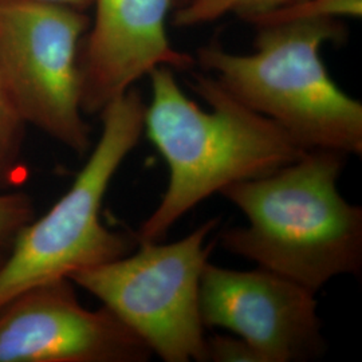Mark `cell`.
<instances>
[{"label": "cell", "mask_w": 362, "mask_h": 362, "mask_svg": "<svg viewBox=\"0 0 362 362\" xmlns=\"http://www.w3.org/2000/svg\"><path fill=\"white\" fill-rule=\"evenodd\" d=\"M148 77L144 132L168 164L169 184L136 235L139 243L165 238L182 215L224 187L266 176L306 153L208 73L194 74L191 88L209 110L185 95L168 66L156 67Z\"/></svg>", "instance_id": "1"}, {"label": "cell", "mask_w": 362, "mask_h": 362, "mask_svg": "<svg viewBox=\"0 0 362 362\" xmlns=\"http://www.w3.org/2000/svg\"><path fill=\"white\" fill-rule=\"evenodd\" d=\"M348 156L309 151L266 176L224 187L219 194L247 226L224 230L221 246L313 293L339 275H360L362 208L337 187Z\"/></svg>", "instance_id": "2"}, {"label": "cell", "mask_w": 362, "mask_h": 362, "mask_svg": "<svg viewBox=\"0 0 362 362\" xmlns=\"http://www.w3.org/2000/svg\"><path fill=\"white\" fill-rule=\"evenodd\" d=\"M341 21L257 27L254 52L199 49L196 64L235 98L267 117L306 152L362 155V104L342 90L321 49L345 39Z\"/></svg>", "instance_id": "3"}, {"label": "cell", "mask_w": 362, "mask_h": 362, "mask_svg": "<svg viewBox=\"0 0 362 362\" xmlns=\"http://www.w3.org/2000/svg\"><path fill=\"white\" fill-rule=\"evenodd\" d=\"M146 104L134 88L106 105L98 143L70 189L21 231L0 266V308L31 287L128 255L137 236L101 221L105 194L144 133Z\"/></svg>", "instance_id": "4"}, {"label": "cell", "mask_w": 362, "mask_h": 362, "mask_svg": "<svg viewBox=\"0 0 362 362\" xmlns=\"http://www.w3.org/2000/svg\"><path fill=\"white\" fill-rule=\"evenodd\" d=\"M220 219L208 220L170 245L139 243L132 255L70 276L98 298L167 362L207 361L200 315V282L215 243L206 245Z\"/></svg>", "instance_id": "5"}, {"label": "cell", "mask_w": 362, "mask_h": 362, "mask_svg": "<svg viewBox=\"0 0 362 362\" xmlns=\"http://www.w3.org/2000/svg\"><path fill=\"white\" fill-rule=\"evenodd\" d=\"M90 19L64 4H0V78L19 116L78 156L91 146L79 52Z\"/></svg>", "instance_id": "6"}, {"label": "cell", "mask_w": 362, "mask_h": 362, "mask_svg": "<svg viewBox=\"0 0 362 362\" xmlns=\"http://www.w3.org/2000/svg\"><path fill=\"white\" fill-rule=\"evenodd\" d=\"M315 293L258 267L231 270L207 263L200 282L204 327L227 329L255 350L260 362L310 361L324 354Z\"/></svg>", "instance_id": "7"}, {"label": "cell", "mask_w": 362, "mask_h": 362, "mask_svg": "<svg viewBox=\"0 0 362 362\" xmlns=\"http://www.w3.org/2000/svg\"><path fill=\"white\" fill-rule=\"evenodd\" d=\"M151 356L116 314L83 308L70 279L31 287L0 308V362H145Z\"/></svg>", "instance_id": "8"}, {"label": "cell", "mask_w": 362, "mask_h": 362, "mask_svg": "<svg viewBox=\"0 0 362 362\" xmlns=\"http://www.w3.org/2000/svg\"><path fill=\"white\" fill-rule=\"evenodd\" d=\"M91 6L94 19L79 52L85 115H100L158 66L187 70L196 64L169 39L173 0H93Z\"/></svg>", "instance_id": "9"}, {"label": "cell", "mask_w": 362, "mask_h": 362, "mask_svg": "<svg viewBox=\"0 0 362 362\" xmlns=\"http://www.w3.org/2000/svg\"><path fill=\"white\" fill-rule=\"evenodd\" d=\"M300 0H189L173 10L172 22L177 27L202 26L228 15L250 21L259 15L293 6Z\"/></svg>", "instance_id": "10"}, {"label": "cell", "mask_w": 362, "mask_h": 362, "mask_svg": "<svg viewBox=\"0 0 362 362\" xmlns=\"http://www.w3.org/2000/svg\"><path fill=\"white\" fill-rule=\"evenodd\" d=\"M362 0H300L282 10L259 15L247 21L252 26H270L294 22H325L360 19Z\"/></svg>", "instance_id": "11"}, {"label": "cell", "mask_w": 362, "mask_h": 362, "mask_svg": "<svg viewBox=\"0 0 362 362\" xmlns=\"http://www.w3.org/2000/svg\"><path fill=\"white\" fill-rule=\"evenodd\" d=\"M26 122L15 109L0 78V192L7 191L22 168Z\"/></svg>", "instance_id": "12"}, {"label": "cell", "mask_w": 362, "mask_h": 362, "mask_svg": "<svg viewBox=\"0 0 362 362\" xmlns=\"http://www.w3.org/2000/svg\"><path fill=\"white\" fill-rule=\"evenodd\" d=\"M35 219L30 194L21 191L0 192V252H8L21 231Z\"/></svg>", "instance_id": "13"}, {"label": "cell", "mask_w": 362, "mask_h": 362, "mask_svg": "<svg viewBox=\"0 0 362 362\" xmlns=\"http://www.w3.org/2000/svg\"><path fill=\"white\" fill-rule=\"evenodd\" d=\"M207 361L260 362L258 354L240 337H209L206 342Z\"/></svg>", "instance_id": "14"}, {"label": "cell", "mask_w": 362, "mask_h": 362, "mask_svg": "<svg viewBox=\"0 0 362 362\" xmlns=\"http://www.w3.org/2000/svg\"><path fill=\"white\" fill-rule=\"evenodd\" d=\"M13 1H21V0H0V4L13 3ZM37 1H49V3L64 4V6L74 7V8L82 10V11H86L89 7H91V3H93V0H37Z\"/></svg>", "instance_id": "15"}, {"label": "cell", "mask_w": 362, "mask_h": 362, "mask_svg": "<svg viewBox=\"0 0 362 362\" xmlns=\"http://www.w3.org/2000/svg\"><path fill=\"white\" fill-rule=\"evenodd\" d=\"M173 1H175V10H176V8H179L181 6L187 4L189 0H173Z\"/></svg>", "instance_id": "16"}, {"label": "cell", "mask_w": 362, "mask_h": 362, "mask_svg": "<svg viewBox=\"0 0 362 362\" xmlns=\"http://www.w3.org/2000/svg\"><path fill=\"white\" fill-rule=\"evenodd\" d=\"M6 252H0V266H1V263H3V260H4V258H6Z\"/></svg>", "instance_id": "17"}]
</instances>
